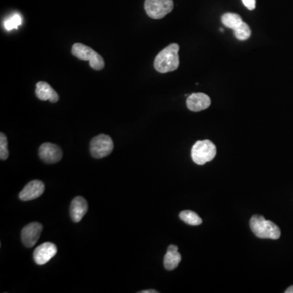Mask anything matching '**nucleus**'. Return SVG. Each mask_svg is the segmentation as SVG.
<instances>
[{
    "instance_id": "obj_15",
    "label": "nucleus",
    "mask_w": 293,
    "mask_h": 293,
    "mask_svg": "<svg viewBox=\"0 0 293 293\" xmlns=\"http://www.w3.org/2000/svg\"><path fill=\"white\" fill-rule=\"evenodd\" d=\"M221 21H222L224 26L233 30L237 29L243 22L241 16L238 15L237 13H232L223 14L221 17Z\"/></svg>"
},
{
    "instance_id": "obj_8",
    "label": "nucleus",
    "mask_w": 293,
    "mask_h": 293,
    "mask_svg": "<svg viewBox=\"0 0 293 293\" xmlns=\"http://www.w3.org/2000/svg\"><path fill=\"white\" fill-rule=\"evenodd\" d=\"M38 154L40 156L41 160L46 164H55L59 162L63 156L62 149L59 146L51 143L42 144L38 150Z\"/></svg>"
},
{
    "instance_id": "obj_16",
    "label": "nucleus",
    "mask_w": 293,
    "mask_h": 293,
    "mask_svg": "<svg viewBox=\"0 0 293 293\" xmlns=\"http://www.w3.org/2000/svg\"><path fill=\"white\" fill-rule=\"evenodd\" d=\"M180 218L185 223L190 225V226H199L202 223V220L199 217L197 213L193 211L184 210L180 213Z\"/></svg>"
},
{
    "instance_id": "obj_4",
    "label": "nucleus",
    "mask_w": 293,
    "mask_h": 293,
    "mask_svg": "<svg viewBox=\"0 0 293 293\" xmlns=\"http://www.w3.org/2000/svg\"><path fill=\"white\" fill-rule=\"evenodd\" d=\"M72 55L82 61H87L93 70H101L105 66L103 57L93 50L90 46L83 43H75L73 45L71 50Z\"/></svg>"
},
{
    "instance_id": "obj_18",
    "label": "nucleus",
    "mask_w": 293,
    "mask_h": 293,
    "mask_svg": "<svg viewBox=\"0 0 293 293\" xmlns=\"http://www.w3.org/2000/svg\"><path fill=\"white\" fill-rule=\"evenodd\" d=\"M235 36L240 41H245L251 36V30L247 24L243 21L242 23L234 30Z\"/></svg>"
},
{
    "instance_id": "obj_12",
    "label": "nucleus",
    "mask_w": 293,
    "mask_h": 293,
    "mask_svg": "<svg viewBox=\"0 0 293 293\" xmlns=\"http://www.w3.org/2000/svg\"><path fill=\"white\" fill-rule=\"evenodd\" d=\"M35 94L37 97L42 100L46 101L49 100L51 103H55L59 101V95L58 93L51 87L49 83L41 81L36 84V90Z\"/></svg>"
},
{
    "instance_id": "obj_20",
    "label": "nucleus",
    "mask_w": 293,
    "mask_h": 293,
    "mask_svg": "<svg viewBox=\"0 0 293 293\" xmlns=\"http://www.w3.org/2000/svg\"><path fill=\"white\" fill-rule=\"evenodd\" d=\"M242 3L249 10L255 9L256 0H242Z\"/></svg>"
},
{
    "instance_id": "obj_11",
    "label": "nucleus",
    "mask_w": 293,
    "mask_h": 293,
    "mask_svg": "<svg viewBox=\"0 0 293 293\" xmlns=\"http://www.w3.org/2000/svg\"><path fill=\"white\" fill-rule=\"evenodd\" d=\"M186 103L188 109L192 112H201L209 108L211 99L204 93H193L188 95Z\"/></svg>"
},
{
    "instance_id": "obj_17",
    "label": "nucleus",
    "mask_w": 293,
    "mask_h": 293,
    "mask_svg": "<svg viewBox=\"0 0 293 293\" xmlns=\"http://www.w3.org/2000/svg\"><path fill=\"white\" fill-rule=\"evenodd\" d=\"M22 24V17L19 13H14L6 17L3 22L4 27L8 31L17 29Z\"/></svg>"
},
{
    "instance_id": "obj_13",
    "label": "nucleus",
    "mask_w": 293,
    "mask_h": 293,
    "mask_svg": "<svg viewBox=\"0 0 293 293\" xmlns=\"http://www.w3.org/2000/svg\"><path fill=\"white\" fill-rule=\"evenodd\" d=\"M87 210L88 205L87 201L82 196H77L70 205V217L74 222H79L83 219Z\"/></svg>"
},
{
    "instance_id": "obj_9",
    "label": "nucleus",
    "mask_w": 293,
    "mask_h": 293,
    "mask_svg": "<svg viewBox=\"0 0 293 293\" xmlns=\"http://www.w3.org/2000/svg\"><path fill=\"white\" fill-rule=\"evenodd\" d=\"M57 254V247L51 242L43 243L34 252V260L38 265H45Z\"/></svg>"
},
{
    "instance_id": "obj_22",
    "label": "nucleus",
    "mask_w": 293,
    "mask_h": 293,
    "mask_svg": "<svg viewBox=\"0 0 293 293\" xmlns=\"http://www.w3.org/2000/svg\"><path fill=\"white\" fill-rule=\"evenodd\" d=\"M285 293H293V286L291 287H288V288L285 291Z\"/></svg>"
},
{
    "instance_id": "obj_14",
    "label": "nucleus",
    "mask_w": 293,
    "mask_h": 293,
    "mask_svg": "<svg viewBox=\"0 0 293 293\" xmlns=\"http://www.w3.org/2000/svg\"><path fill=\"white\" fill-rule=\"evenodd\" d=\"M181 255L178 250H168L164 257V266L167 270H173L181 262Z\"/></svg>"
},
{
    "instance_id": "obj_2",
    "label": "nucleus",
    "mask_w": 293,
    "mask_h": 293,
    "mask_svg": "<svg viewBox=\"0 0 293 293\" xmlns=\"http://www.w3.org/2000/svg\"><path fill=\"white\" fill-rule=\"evenodd\" d=\"M252 232L261 239L278 240L281 236V230L273 221H268L263 216L253 215L249 221Z\"/></svg>"
},
{
    "instance_id": "obj_6",
    "label": "nucleus",
    "mask_w": 293,
    "mask_h": 293,
    "mask_svg": "<svg viewBox=\"0 0 293 293\" xmlns=\"http://www.w3.org/2000/svg\"><path fill=\"white\" fill-rule=\"evenodd\" d=\"M144 9L152 19H161L173 9V0H145Z\"/></svg>"
},
{
    "instance_id": "obj_19",
    "label": "nucleus",
    "mask_w": 293,
    "mask_h": 293,
    "mask_svg": "<svg viewBox=\"0 0 293 293\" xmlns=\"http://www.w3.org/2000/svg\"><path fill=\"white\" fill-rule=\"evenodd\" d=\"M9 152L8 149V139L4 133L0 134V159L5 160L9 157Z\"/></svg>"
},
{
    "instance_id": "obj_10",
    "label": "nucleus",
    "mask_w": 293,
    "mask_h": 293,
    "mask_svg": "<svg viewBox=\"0 0 293 293\" xmlns=\"http://www.w3.org/2000/svg\"><path fill=\"white\" fill-rule=\"evenodd\" d=\"M44 191L45 185L42 181L32 180L20 192L19 198L23 201H32L42 196Z\"/></svg>"
},
{
    "instance_id": "obj_7",
    "label": "nucleus",
    "mask_w": 293,
    "mask_h": 293,
    "mask_svg": "<svg viewBox=\"0 0 293 293\" xmlns=\"http://www.w3.org/2000/svg\"><path fill=\"white\" fill-rule=\"evenodd\" d=\"M42 224L32 222L28 224L21 230V241L27 248H31L36 245L42 232Z\"/></svg>"
},
{
    "instance_id": "obj_21",
    "label": "nucleus",
    "mask_w": 293,
    "mask_h": 293,
    "mask_svg": "<svg viewBox=\"0 0 293 293\" xmlns=\"http://www.w3.org/2000/svg\"><path fill=\"white\" fill-rule=\"evenodd\" d=\"M158 291H155V290H146V291H142L141 293H157Z\"/></svg>"
},
{
    "instance_id": "obj_3",
    "label": "nucleus",
    "mask_w": 293,
    "mask_h": 293,
    "mask_svg": "<svg viewBox=\"0 0 293 293\" xmlns=\"http://www.w3.org/2000/svg\"><path fill=\"white\" fill-rule=\"evenodd\" d=\"M217 154L215 144L209 139L199 140L192 148V160L196 165H203L213 160Z\"/></svg>"
},
{
    "instance_id": "obj_1",
    "label": "nucleus",
    "mask_w": 293,
    "mask_h": 293,
    "mask_svg": "<svg viewBox=\"0 0 293 293\" xmlns=\"http://www.w3.org/2000/svg\"><path fill=\"white\" fill-rule=\"evenodd\" d=\"M179 51L180 46L176 43L170 44L163 49L155 59L154 67L156 71L165 74L177 70L180 66Z\"/></svg>"
},
{
    "instance_id": "obj_5",
    "label": "nucleus",
    "mask_w": 293,
    "mask_h": 293,
    "mask_svg": "<svg viewBox=\"0 0 293 293\" xmlns=\"http://www.w3.org/2000/svg\"><path fill=\"white\" fill-rule=\"evenodd\" d=\"M113 148L112 138L104 134L93 138L90 144V151L93 157L95 159H101L109 156L113 151Z\"/></svg>"
}]
</instances>
